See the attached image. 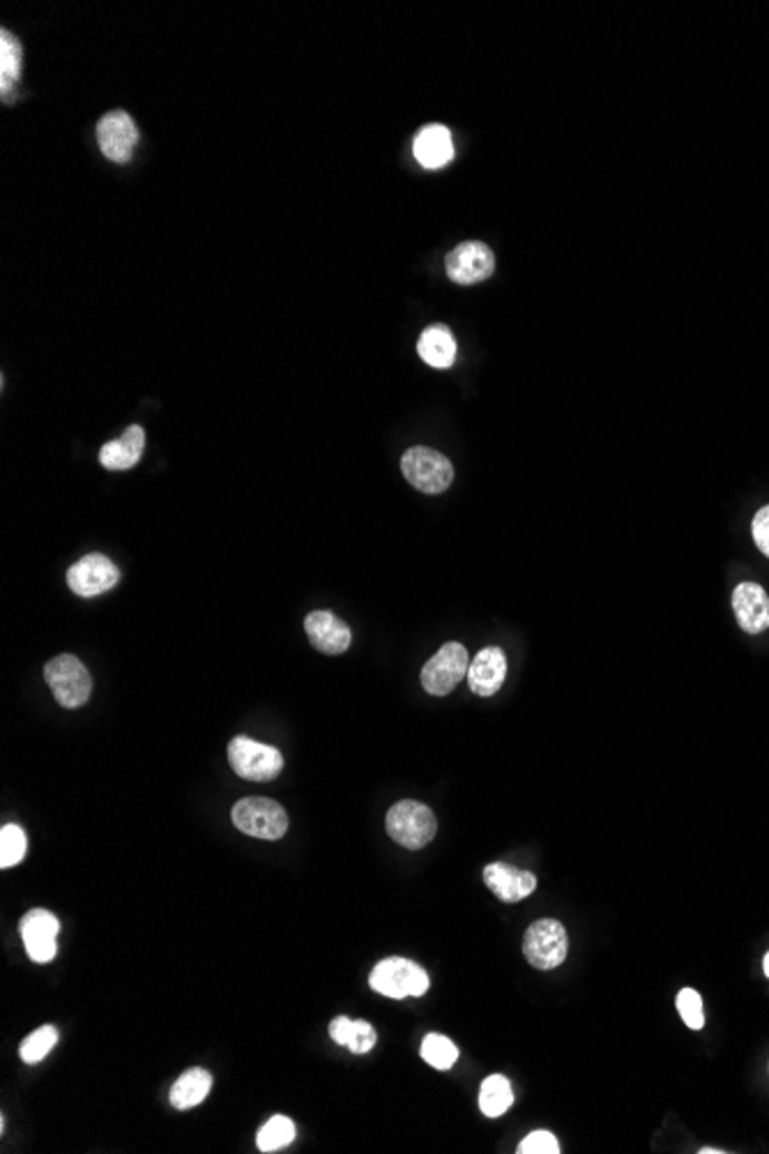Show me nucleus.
I'll return each instance as SVG.
<instances>
[{
	"mask_svg": "<svg viewBox=\"0 0 769 1154\" xmlns=\"http://www.w3.org/2000/svg\"><path fill=\"white\" fill-rule=\"evenodd\" d=\"M385 828L398 846H404L408 850H420L436 837L438 818L431 811V807L417 800H401L387 811Z\"/></svg>",
	"mask_w": 769,
	"mask_h": 1154,
	"instance_id": "1",
	"label": "nucleus"
},
{
	"mask_svg": "<svg viewBox=\"0 0 769 1154\" xmlns=\"http://www.w3.org/2000/svg\"><path fill=\"white\" fill-rule=\"evenodd\" d=\"M428 984L426 970L411 959H401V956L383 959L369 975V986L374 992L392 1000L420 998L428 992Z\"/></svg>",
	"mask_w": 769,
	"mask_h": 1154,
	"instance_id": "2",
	"label": "nucleus"
},
{
	"mask_svg": "<svg viewBox=\"0 0 769 1154\" xmlns=\"http://www.w3.org/2000/svg\"><path fill=\"white\" fill-rule=\"evenodd\" d=\"M45 680L51 687L56 701L67 710L86 706L92 694V678L81 659L75 654H58L51 662H47Z\"/></svg>",
	"mask_w": 769,
	"mask_h": 1154,
	"instance_id": "3",
	"label": "nucleus"
},
{
	"mask_svg": "<svg viewBox=\"0 0 769 1154\" xmlns=\"http://www.w3.org/2000/svg\"><path fill=\"white\" fill-rule=\"evenodd\" d=\"M228 763L238 777L263 783L282 775L284 756L273 744H263L247 736H238L228 742Z\"/></svg>",
	"mask_w": 769,
	"mask_h": 1154,
	"instance_id": "4",
	"label": "nucleus"
},
{
	"mask_svg": "<svg viewBox=\"0 0 769 1154\" xmlns=\"http://www.w3.org/2000/svg\"><path fill=\"white\" fill-rule=\"evenodd\" d=\"M233 826L240 832L265 839V841H277L288 830V813L286 809L267 798H245L240 800L230 811Z\"/></svg>",
	"mask_w": 769,
	"mask_h": 1154,
	"instance_id": "5",
	"label": "nucleus"
},
{
	"mask_svg": "<svg viewBox=\"0 0 769 1154\" xmlns=\"http://www.w3.org/2000/svg\"><path fill=\"white\" fill-rule=\"evenodd\" d=\"M401 473L406 480L422 493H443L450 489L454 480V466L452 461L441 454L438 450L431 447H411L404 456H401Z\"/></svg>",
	"mask_w": 769,
	"mask_h": 1154,
	"instance_id": "6",
	"label": "nucleus"
},
{
	"mask_svg": "<svg viewBox=\"0 0 769 1154\" xmlns=\"http://www.w3.org/2000/svg\"><path fill=\"white\" fill-rule=\"evenodd\" d=\"M570 938L558 919H538L523 936V956L538 970H553L566 959Z\"/></svg>",
	"mask_w": 769,
	"mask_h": 1154,
	"instance_id": "7",
	"label": "nucleus"
},
{
	"mask_svg": "<svg viewBox=\"0 0 769 1154\" xmlns=\"http://www.w3.org/2000/svg\"><path fill=\"white\" fill-rule=\"evenodd\" d=\"M467 650L461 643H445L433 654L422 669V687L431 697H447L452 689L467 675Z\"/></svg>",
	"mask_w": 769,
	"mask_h": 1154,
	"instance_id": "8",
	"label": "nucleus"
},
{
	"mask_svg": "<svg viewBox=\"0 0 769 1154\" xmlns=\"http://www.w3.org/2000/svg\"><path fill=\"white\" fill-rule=\"evenodd\" d=\"M445 270H447V277L454 284L473 286V284H480V282H484V279H489L493 275V270H495V254L484 243L467 240V243L456 245L447 254Z\"/></svg>",
	"mask_w": 769,
	"mask_h": 1154,
	"instance_id": "9",
	"label": "nucleus"
},
{
	"mask_svg": "<svg viewBox=\"0 0 769 1154\" xmlns=\"http://www.w3.org/2000/svg\"><path fill=\"white\" fill-rule=\"evenodd\" d=\"M120 581V570L102 553H90L67 570V585L79 598H97Z\"/></svg>",
	"mask_w": 769,
	"mask_h": 1154,
	"instance_id": "10",
	"label": "nucleus"
},
{
	"mask_svg": "<svg viewBox=\"0 0 769 1154\" xmlns=\"http://www.w3.org/2000/svg\"><path fill=\"white\" fill-rule=\"evenodd\" d=\"M58 931H60L58 917L45 908L28 910L19 925V934H21L26 954L36 964H49L56 959Z\"/></svg>",
	"mask_w": 769,
	"mask_h": 1154,
	"instance_id": "11",
	"label": "nucleus"
},
{
	"mask_svg": "<svg viewBox=\"0 0 769 1154\" xmlns=\"http://www.w3.org/2000/svg\"><path fill=\"white\" fill-rule=\"evenodd\" d=\"M97 144L102 155L111 161L127 164L134 146L139 144L137 122L127 111H109L97 122Z\"/></svg>",
	"mask_w": 769,
	"mask_h": 1154,
	"instance_id": "12",
	"label": "nucleus"
},
{
	"mask_svg": "<svg viewBox=\"0 0 769 1154\" xmlns=\"http://www.w3.org/2000/svg\"><path fill=\"white\" fill-rule=\"evenodd\" d=\"M732 613L747 634H762L769 630V595L760 583L745 581L732 590Z\"/></svg>",
	"mask_w": 769,
	"mask_h": 1154,
	"instance_id": "13",
	"label": "nucleus"
},
{
	"mask_svg": "<svg viewBox=\"0 0 769 1154\" xmlns=\"http://www.w3.org/2000/svg\"><path fill=\"white\" fill-rule=\"evenodd\" d=\"M309 643L323 654H342L351 648V628L329 611H314L305 618Z\"/></svg>",
	"mask_w": 769,
	"mask_h": 1154,
	"instance_id": "14",
	"label": "nucleus"
},
{
	"mask_svg": "<svg viewBox=\"0 0 769 1154\" xmlns=\"http://www.w3.org/2000/svg\"><path fill=\"white\" fill-rule=\"evenodd\" d=\"M484 882L491 892L505 904H519L528 899L534 887H538V878L530 871H521L505 862H493L484 869Z\"/></svg>",
	"mask_w": 769,
	"mask_h": 1154,
	"instance_id": "15",
	"label": "nucleus"
},
{
	"mask_svg": "<svg viewBox=\"0 0 769 1154\" xmlns=\"http://www.w3.org/2000/svg\"><path fill=\"white\" fill-rule=\"evenodd\" d=\"M507 678V657L500 648H484L467 667V684L477 697H493Z\"/></svg>",
	"mask_w": 769,
	"mask_h": 1154,
	"instance_id": "16",
	"label": "nucleus"
},
{
	"mask_svg": "<svg viewBox=\"0 0 769 1154\" xmlns=\"http://www.w3.org/2000/svg\"><path fill=\"white\" fill-rule=\"evenodd\" d=\"M415 159L424 169H443L454 159V141L452 131L445 125H426L422 127L413 141Z\"/></svg>",
	"mask_w": 769,
	"mask_h": 1154,
	"instance_id": "17",
	"label": "nucleus"
},
{
	"mask_svg": "<svg viewBox=\"0 0 769 1154\" xmlns=\"http://www.w3.org/2000/svg\"><path fill=\"white\" fill-rule=\"evenodd\" d=\"M146 450V432L144 426L131 424L125 428V434L116 441H109L102 450H99V464L107 471H129L141 461Z\"/></svg>",
	"mask_w": 769,
	"mask_h": 1154,
	"instance_id": "18",
	"label": "nucleus"
},
{
	"mask_svg": "<svg viewBox=\"0 0 769 1154\" xmlns=\"http://www.w3.org/2000/svg\"><path fill=\"white\" fill-rule=\"evenodd\" d=\"M456 351L459 348H456V339L452 335V329L443 323L428 325L417 342L420 357L426 362L428 367H436V369H450L456 359Z\"/></svg>",
	"mask_w": 769,
	"mask_h": 1154,
	"instance_id": "19",
	"label": "nucleus"
},
{
	"mask_svg": "<svg viewBox=\"0 0 769 1154\" xmlns=\"http://www.w3.org/2000/svg\"><path fill=\"white\" fill-rule=\"evenodd\" d=\"M210 1087H213V1076L208 1069H200V1067L187 1069L178 1076V1081L171 1087V1095H169L171 1106L178 1111H189V1108L198 1106L200 1102H206V1097L210 1095Z\"/></svg>",
	"mask_w": 769,
	"mask_h": 1154,
	"instance_id": "20",
	"label": "nucleus"
},
{
	"mask_svg": "<svg viewBox=\"0 0 769 1154\" xmlns=\"http://www.w3.org/2000/svg\"><path fill=\"white\" fill-rule=\"evenodd\" d=\"M329 1037L357 1055L369 1053L378 1042V1035L372 1024H366V1020H351L348 1016H337L332 1020Z\"/></svg>",
	"mask_w": 769,
	"mask_h": 1154,
	"instance_id": "21",
	"label": "nucleus"
},
{
	"mask_svg": "<svg viewBox=\"0 0 769 1154\" xmlns=\"http://www.w3.org/2000/svg\"><path fill=\"white\" fill-rule=\"evenodd\" d=\"M514 1104V1095H512V1083L500 1076V1074H493V1076H486L482 1087H480V1108L486 1117H500L505 1115L510 1111V1106Z\"/></svg>",
	"mask_w": 769,
	"mask_h": 1154,
	"instance_id": "22",
	"label": "nucleus"
},
{
	"mask_svg": "<svg viewBox=\"0 0 769 1154\" xmlns=\"http://www.w3.org/2000/svg\"><path fill=\"white\" fill-rule=\"evenodd\" d=\"M21 72V45L8 28L0 30V90L8 102L12 86L19 81Z\"/></svg>",
	"mask_w": 769,
	"mask_h": 1154,
	"instance_id": "23",
	"label": "nucleus"
},
{
	"mask_svg": "<svg viewBox=\"0 0 769 1154\" xmlns=\"http://www.w3.org/2000/svg\"><path fill=\"white\" fill-rule=\"evenodd\" d=\"M295 1141V1123L286 1115H275L267 1120L256 1136V1145L260 1152H277Z\"/></svg>",
	"mask_w": 769,
	"mask_h": 1154,
	"instance_id": "24",
	"label": "nucleus"
},
{
	"mask_svg": "<svg viewBox=\"0 0 769 1154\" xmlns=\"http://www.w3.org/2000/svg\"><path fill=\"white\" fill-rule=\"evenodd\" d=\"M420 1053H422V1058H424L426 1065H431L433 1069H441V1072L452 1069L456 1058H459L456 1044L450 1037L436 1035V1033H431V1035L424 1037Z\"/></svg>",
	"mask_w": 769,
	"mask_h": 1154,
	"instance_id": "25",
	"label": "nucleus"
},
{
	"mask_svg": "<svg viewBox=\"0 0 769 1154\" xmlns=\"http://www.w3.org/2000/svg\"><path fill=\"white\" fill-rule=\"evenodd\" d=\"M56 1044H58V1030L53 1026H40L38 1030H32L21 1042V1048H19L21 1061L26 1065H38L47 1058Z\"/></svg>",
	"mask_w": 769,
	"mask_h": 1154,
	"instance_id": "26",
	"label": "nucleus"
},
{
	"mask_svg": "<svg viewBox=\"0 0 769 1154\" xmlns=\"http://www.w3.org/2000/svg\"><path fill=\"white\" fill-rule=\"evenodd\" d=\"M26 848H28L26 832L19 826H14V822L3 826V830H0V867L3 869L17 867L26 857Z\"/></svg>",
	"mask_w": 769,
	"mask_h": 1154,
	"instance_id": "27",
	"label": "nucleus"
},
{
	"mask_svg": "<svg viewBox=\"0 0 769 1154\" xmlns=\"http://www.w3.org/2000/svg\"><path fill=\"white\" fill-rule=\"evenodd\" d=\"M676 1005H678V1012H680L682 1020L691 1030H700V1028L706 1026L703 998H700V994L696 992V988H682V992L676 998Z\"/></svg>",
	"mask_w": 769,
	"mask_h": 1154,
	"instance_id": "28",
	"label": "nucleus"
},
{
	"mask_svg": "<svg viewBox=\"0 0 769 1154\" xmlns=\"http://www.w3.org/2000/svg\"><path fill=\"white\" fill-rule=\"evenodd\" d=\"M519 1154H558L560 1152V1143L558 1138L546 1132V1130H540V1132H532L530 1136H525L521 1143H519Z\"/></svg>",
	"mask_w": 769,
	"mask_h": 1154,
	"instance_id": "29",
	"label": "nucleus"
},
{
	"mask_svg": "<svg viewBox=\"0 0 769 1154\" xmlns=\"http://www.w3.org/2000/svg\"><path fill=\"white\" fill-rule=\"evenodd\" d=\"M751 535L765 558H769V505L760 507L751 523Z\"/></svg>",
	"mask_w": 769,
	"mask_h": 1154,
	"instance_id": "30",
	"label": "nucleus"
},
{
	"mask_svg": "<svg viewBox=\"0 0 769 1154\" xmlns=\"http://www.w3.org/2000/svg\"><path fill=\"white\" fill-rule=\"evenodd\" d=\"M712 1152H714V1154H723V1150H712V1147H703V1150H700V1154H712Z\"/></svg>",
	"mask_w": 769,
	"mask_h": 1154,
	"instance_id": "31",
	"label": "nucleus"
},
{
	"mask_svg": "<svg viewBox=\"0 0 769 1154\" xmlns=\"http://www.w3.org/2000/svg\"><path fill=\"white\" fill-rule=\"evenodd\" d=\"M762 966H765V975L769 977V954L765 956V961H762Z\"/></svg>",
	"mask_w": 769,
	"mask_h": 1154,
	"instance_id": "32",
	"label": "nucleus"
}]
</instances>
